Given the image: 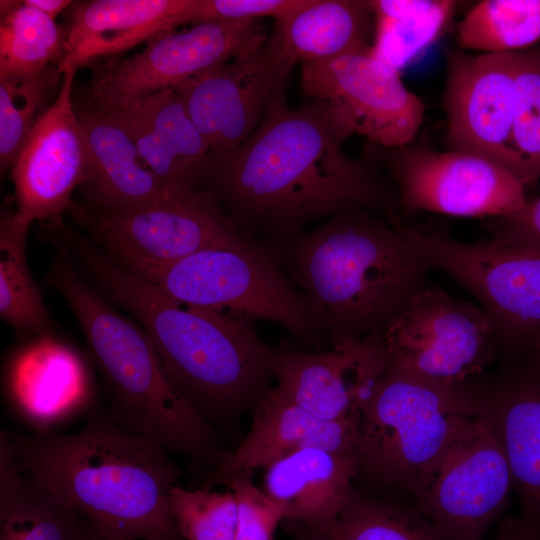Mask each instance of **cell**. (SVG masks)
<instances>
[{"label":"cell","mask_w":540,"mask_h":540,"mask_svg":"<svg viewBox=\"0 0 540 540\" xmlns=\"http://www.w3.org/2000/svg\"><path fill=\"white\" fill-rule=\"evenodd\" d=\"M325 100L290 107L286 91L237 148L210 155L200 185L240 229L275 246L299 236L312 220L354 209L395 215L397 191L373 166L347 155L354 134Z\"/></svg>","instance_id":"obj_1"},{"label":"cell","mask_w":540,"mask_h":540,"mask_svg":"<svg viewBox=\"0 0 540 540\" xmlns=\"http://www.w3.org/2000/svg\"><path fill=\"white\" fill-rule=\"evenodd\" d=\"M7 436L21 471L83 515L96 539L181 537L170 506L181 472L158 442L108 414L91 415L72 434Z\"/></svg>","instance_id":"obj_2"},{"label":"cell","mask_w":540,"mask_h":540,"mask_svg":"<svg viewBox=\"0 0 540 540\" xmlns=\"http://www.w3.org/2000/svg\"><path fill=\"white\" fill-rule=\"evenodd\" d=\"M65 238L108 297L146 332L175 385L211 425L254 410L272 388L277 348L253 321L182 304L80 236Z\"/></svg>","instance_id":"obj_3"},{"label":"cell","mask_w":540,"mask_h":540,"mask_svg":"<svg viewBox=\"0 0 540 540\" xmlns=\"http://www.w3.org/2000/svg\"><path fill=\"white\" fill-rule=\"evenodd\" d=\"M367 210L341 212L272 246L316 307L331 346L383 329L429 270L417 228Z\"/></svg>","instance_id":"obj_4"},{"label":"cell","mask_w":540,"mask_h":540,"mask_svg":"<svg viewBox=\"0 0 540 540\" xmlns=\"http://www.w3.org/2000/svg\"><path fill=\"white\" fill-rule=\"evenodd\" d=\"M57 248L47 279L73 311L108 382L113 395L108 416L168 451L216 468L227 451L175 385L149 336L88 287L63 245Z\"/></svg>","instance_id":"obj_5"},{"label":"cell","mask_w":540,"mask_h":540,"mask_svg":"<svg viewBox=\"0 0 540 540\" xmlns=\"http://www.w3.org/2000/svg\"><path fill=\"white\" fill-rule=\"evenodd\" d=\"M476 411L471 382L441 384L387 361L360 414L355 487L415 506L437 460Z\"/></svg>","instance_id":"obj_6"},{"label":"cell","mask_w":540,"mask_h":540,"mask_svg":"<svg viewBox=\"0 0 540 540\" xmlns=\"http://www.w3.org/2000/svg\"><path fill=\"white\" fill-rule=\"evenodd\" d=\"M119 264L182 304L270 321L305 343L324 336L316 307L267 243L203 250L163 264Z\"/></svg>","instance_id":"obj_7"},{"label":"cell","mask_w":540,"mask_h":540,"mask_svg":"<svg viewBox=\"0 0 540 540\" xmlns=\"http://www.w3.org/2000/svg\"><path fill=\"white\" fill-rule=\"evenodd\" d=\"M383 338L388 363L441 384L469 383L499 358L486 312L425 282L390 317Z\"/></svg>","instance_id":"obj_8"},{"label":"cell","mask_w":540,"mask_h":540,"mask_svg":"<svg viewBox=\"0 0 540 540\" xmlns=\"http://www.w3.org/2000/svg\"><path fill=\"white\" fill-rule=\"evenodd\" d=\"M428 269L448 273L480 302L502 362L529 350L540 331V246L460 242L445 229L417 228Z\"/></svg>","instance_id":"obj_9"},{"label":"cell","mask_w":540,"mask_h":540,"mask_svg":"<svg viewBox=\"0 0 540 540\" xmlns=\"http://www.w3.org/2000/svg\"><path fill=\"white\" fill-rule=\"evenodd\" d=\"M69 209L121 264H163L203 250L265 243L236 226L219 202L201 189L115 212H92L73 204Z\"/></svg>","instance_id":"obj_10"},{"label":"cell","mask_w":540,"mask_h":540,"mask_svg":"<svg viewBox=\"0 0 540 540\" xmlns=\"http://www.w3.org/2000/svg\"><path fill=\"white\" fill-rule=\"evenodd\" d=\"M512 489L505 454L477 408L437 460L415 507L446 540H483Z\"/></svg>","instance_id":"obj_11"},{"label":"cell","mask_w":540,"mask_h":540,"mask_svg":"<svg viewBox=\"0 0 540 540\" xmlns=\"http://www.w3.org/2000/svg\"><path fill=\"white\" fill-rule=\"evenodd\" d=\"M259 20L197 23L155 37L129 57L95 63L91 103L102 109L124 106L226 63L267 39Z\"/></svg>","instance_id":"obj_12"},{"label":"cell","mask_w":540,"mask_h":540,"mask_svg":"<svg viewBox=\"0 0 540 540\" xmlns=\"http://www.w3.org/2000/svg\"><path fill=\"white\" fill-rule=\"evenodd\" d=\"M375 159L397 184L400 206L454 217H506L527 200L523 183L506 168L457 151L383 148L370 143Z\"/></svg>","instance_id":"obj_13"},{"label":"cell","mask_w":540,"mask_h":540,"mask_svg":"<svg viewBox=\"0 0 540 540\" xmlns=\"http://www.w3.org/2000/svg\"><path fill=\"white\" fill-rule=\"evenodd\" d=\"M294 65L275 28L257 47L174 88L210 155L232 151L255 131L273 100L286 91Z\"/></svg>","instance_id":"obj_14"},{"label":"cell","mask_w":540,"mask_h":540,"mask_svg":"<svg viewBox=\"0 0 540 540\" xmlns=\"http://www.w3.org/2000/svg\"><path fill=\"white\" fill-rule=\"evenodd\" d=\"M301 88L333 104L355 133L383 148L407 146L424 120L422 100L369 50L301 64Z\"/></svg>","instance_id":"obj_15"},{"label":"cell","mask_w":540,"mask_h":540,"mask_svg":"<svg viewBox=\"0 0 540 540\" xmlns=\"http://www.w3.org/2000/svg\"><path fill=\"white\" fill-rule=\"evenodd\" d=\"M514 105L513 52L448 53L444 89L448 150L485 158L522 182L523 167L512 146Z\"/></svg>","instance_id":"obj_16"},{"label":"cell","mask_w":540,"mask_h":540,"mask_svg":"<svg viewBox=\"0 0 540 540\" xmlns=\"http://www.w3.org/2000/svg\"><path fill=\"white\" fill-rule=\"evenodd\" d=\"M383 329L306 352L283 342L277 347L276 388L320 420L360 415L373 397L387 366Z\"/></svg>","instance_id":"obj_17"},{"label":"cell","mask_w":540,"mask_h":540,"mask_svg":"<svg viewBox=\"0 0 540 540\" xmlns=\"http://www.w3.org/2000/svg\"><path fill=\"white\" fill-rule=\"evenodd\" d=\"M75 72H61L54 101L34 124L12 166L15 213L27 226L69 209L73 190L85 179V142L72 101Z\"/></svg>","instance_id":"obj_18"},{"label":"cell","mask_w":540,"mask_h":540,"mask_svg":"<svg viewBox=\"0 0 540 540\" xmlns=\"http://www.w3.org/2000/svg\"><path fill=\"white\" fill-rule=\"evenodd\" d=\"M478 410L507 459L521 505L540 529V357L532 351L471 381Z\"/></svg>","instance_id":"obj_19"},{"label":"cell","mask_w":540,"mask_h":540,"mask_svg":"<svg viewBox=\"0 0 540 540\" xmlns=\"http://www.w3.org/2000/svg\"><path fill=\"white\" fill-rule=\"evenodd\" d=\"M360 415L320 420L271 388L253 410L248 434L218 466L208 473L202 488L212 489L239 473H253L304 448L357 459Z\"/></svg>","instance_id":"obj_20"},{"label":"cell","mask_w":540,"mask_h":540,"mask_svg":"<svg viewBox=\"0 0 540 540\" xmlns=\"http://www.w3.org/2000/svg\"><path fill=\"white\" fill-rule=\"evenodd\" d=\"M102 110L127 132L169 193L198 190L210 148L174 88Z\"/></svg>","instance_id":"obj_21"},{"label":"cell","mask_w":540,"mask_h":540,"mask_svg":"<svg viewBox=\"0 0 540 540\" xmlns=\"http://www.w3.org/2000/svg\"><path fill=\"white\" fill-rule=\"evenodd\" d=\"M198 0L74 2L59 71L92 65L142 42L195 23Z\"/></svg>","instance_id":"obj_22"},{"label":"cell","mask_w":540,"mask_h":540,"mask_svg":"<svg viewBox=\"0 0 540 540\" xmlns=\"http://www.w3.org/2000/svg\"><path fill=\"white\" fill-rule=\"evenodd\" d=\"M86 149L82 184L96 212H115L169 193L146 165L127 132L104 110L91 104L77 112Z\"/></svg>","instance_id":"obj_23"},{"label":"cell","mask_w":540,"mask_h":540,"mask_svg":"<svg viewBox=\"0 0 540 540\" xmlns=\"http://www.w3.org/2000/svg\"><path fill=\"white\" fill-rule=\"evenodd\" d=\"M356 474L355 457L304 448L265 468L263 490L285 507V520L329 533Z\"/></svg>","instance_id":"obj_24"},{"label":"cell","mask_w":540,"mask_h":540,"mask_svg":"<svg viewBox=\"0 0 540 540\" xmlns=\"http://www.w3.org/2000/svg\"><path fill=\"white\" fill-rule=\"evenodd\" d=\"M12 396L20 411L45 427L68 417L87 397V377L76 354L42 338L25 349L11 370Z\"/></svg>","instance_id":"obj_25"},{"label":"cell","mask_w":540,"mask_h":540,"mask_svg":"<svg viewBox=\"0 0 540 540\" xmlns=\"http://www.w3.org/2000/svg\"><path fill=\"white\" fill-rule=\"evenodd\" d=\"M275 28L287 56L303 64L369 50L375 20L368 1L309 0Z\"/></svg>","instance_id":"obj_26"},{"label":"cell","mask_w":540,"mask_h":540,"mask_svg":"<svg viewBox=\"0 0 540 540\" xmlns=\"http://www.w3.org/2000/svg\"><path fill=\"white\" fill-rule=\"evenodd\" d=\"M83 515L62 504L19 468L7 433H0V540H84Z\"/></svg>","instance_id":"obj_27"},{"label":"cell","mask_w":540,"mask_h":540,"mask_svg":"<svg viewBox=\"0 0 540 540\" xmlns=\"http://www.w3.org/2000/svg\"><path fill=\"white\" fill-rule=\"evenodd\" d=\"M375 33L369 52L401 72L435 42L458 5L453 0H371Z\"/></svg>","instance_id":"obj_28"},{"label":"cell","mask_w":540,"mask_h":540,"mask_svg":"<svg viewBox=\"0 0 540 540\" xmlns=\"http://www.w3.org/2000/svg\"><path fill=\"white\" fill-rule=\"evenodd\" d=\"M29 226L15 211H4L0 221V314L20 335L42 333L50 324L42 294L26 260Z\"/></svg>","instance_id":"obj_29"},{"label":"cell","mask_w":540,"mask_h":540,"mask_svg":"<svg viewBox=\"0 0 540 540\" xmlns=\"http://www.w3.org/2000/svg\"><path fill=\"white\" fill-rule=\"evenodd\" d=\"M332 540H446L413 504L350 490L329 530Z\"/></svg>","instance_id":"obj_30"},{"label":"cell","mask_w":540,"mask_h":540,"mask_svg":"<svg viewBox=\"0 0 540 540\" xmlns=\"http://www.w3.org/2000/svg\"><path fill=\"white\" fill-rule=\"evenodd\" d=\"M540 39V0H484L457 24L465 49L484 53L524 50Z\"/></svg>","instance_id":"obj_31"},{"label":"cell","mask_w":540,"mask_h":540,"mask_svg":"<svg viewBox=\"0 0 540 540\" xmlns=\"http://www.w3.org/2000/svg\"><path fill=\"white\" fill-rule=\"evenodd\" d=\"M66 29L23 1L0 22V79L59 67L65 55Z\"/></svg>","instance_id":"obj_32"},{"label":"cell","mask_w":540,"mask_h":540,"mask_svg":"<svg viewBox=\"0 0 540 540\" xmlns=\"http://www.w3.org/2000/svg\"><path fill=\"white\" fill-rule=\"evenodd\" d=\"M57 66L0 79V166L12 168L52 93L60 86Z\"/></svg>","instance_id":"obj_33"},{"label":"cell","mask_w":540,"mask_h":540,"mask_svg":"<svg viewBox=\"0 0 540 540\" xmlns=\"http://www.w3.org/2000/svg\"><path fill=\"white\" fill-rule=\"evenodd\" d=\"M515 105L512 146L524 186L540 178V49L513 52Z\"/></svg>","instance_id":"obj_34"},{"label":"cell","mask_w":540,"mask_h":540,"mask_svg":"<svg viewBox=\"0 0 540 540\" xmlns=\"http://www.w3.org/2000/svg\"><path fill=\"white\" fill-rule=\"evenodd\" d=\"M172 515L184 540H234L237 503L232 491L185 489L175 485L170 493Z\"/></svg>","instance_id":"obj_35"},{"label":"cell","mask_w":540,"mask_h":540,"mask_svg":"<svg viewBox=\"0 0 540 540\" xmlns=\"http://www.w3.org/2000/svg\"><path fill=\"white\" fill-rule=\"evenodd\" d=\"M252 475L239 473L225 483L237 503L234 540H272L277 526L286 519V509L257 487Z\"/></svg>","instance_id":"obj_36"},{"label":"cell","mask_w":540,"mask_h":540,"mask_svg":"<svg viewBox=\"0 0 540 540\" xmlns=\"http://www.w3.org/2000/svg\"><path fill=\"white\" fill-rule=\"evenodd\" d=\"M309 0H198L196 24L217 20H253L272 17L281 23Z\"/></svg>","instance_id":"obj_37"},{"label":"cell","mask_w":540,"mask_h":540,"mask_svg":"<svg viewBox=\"0 0 540 540\" xmlns=\"http://www.w3.org/2000/svg\"><path fill=\"white\" fill-rule=\"evenodd\" d=\"M487 229L489 240L499 244L540 246V197L527 201L520 212L491 218Z\"/></svg>","instance_id":"obj_38"},{"label":"cell","mask_w":540,"mask_h":540,"mask_svg":"<svg viewBox=\"0 0 540 540\" xmlns=\"http://www.w3.org/2000/svg\"><path fill=\"white\" fill-rule=\"evenodd\" d=\"M493 540H540V529L509 516L501 521Z\"/></svg>","instance_id":"obj_39"},{"label":"cell","mask_w":540,"mask_h":540,"mask_svg":"<svg viewBox=\"0 0 540 540\" xmlns=\"http://www.w3.org/2000/svg\"><path fill=\"white\" fill-rule=\"evenodd\" d=\"M285 530L292 540H332L329 533L296 520H284Z\"/></svg>","instance_id":"obj_40"},{"label":"cell","mask_w":540,"mask_h":540,"mask_svg":"<svg viewBox=\"0 0 540 540\" xmlns=\"http://www.w3.org/2000/svg\"><path fill=\"white\" fill-rule=\"evenodd\" d=\"M23 2L54 20L59 13L74 3L70 0H24Z\"/></svg>","instance_id":"obj_41"},{"label":"cell","mask_w":540,"mask_h":540,"mask_svg":"<svg viewBox=\"0 0 540 540\" xmlns=\"http://www.w3.org/2000/svg\"><path fill=\"white\" fill-rule=\"evenodd\" d=\"M528 351H532L540 357V331L532 339Z\"/></svg>","instance_id":"obj_42"},{"label":"cell","mask_w":540,"mask_h":540,"mask_svg":"<svg viewBox=\"0 0 540 540\" xmlns=\"http://www.w3.org/2000/svg\"><path fill=\"white\" fill-rule=\"evenodd\" d=\"M84 540H98V539H96L93 535H90Z\"/></svg>","instance_id":"obj_43"}]
</instances>
